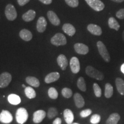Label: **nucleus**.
<instances>
[{
  "mask_svg": "<svg viewBox=\"0 0 124 124\" xmlns=\"http://www.w3.org/2000/svg\"><path fill=\"white\" fill-rule=\"evenodd\" d=\"M28 118V113L25 108H20L17 110L16 113V121L19 124H23L27 122Z\"/></svg>",
  "mask_w": 124,
  "mask_h": 124,
  "instance_id": "1",
  "label": "nucleus"
},
{
  "mask_svg": "<svg viewBox=\"0 0 124 124\" xmlns=\"http://www.w3.org/2000/svg\"><path fill=\"white\" fill-rule=\"evenodd\" d=\"M85 71H86V74L89 77L98 80H102L104 79L103 74L92 66H87L86 68Z\"/></svg>",
  "mask_w": 124,
  "mask_h": 124,
  "instance_id": "2",
  "label": "nucleus"
},
{
  "mask_svg": "<svg viewBox=\"0 0 124 124\" xmlns=\"http://www.w3.org/2000/svg\"><path fill=\"white\" fill-rule=\"evenodd\" d=\"M97 46L99 53L102 56V58L103 59V60L106 62H110V54L108 53L105 45L102 41H98L97 43Z\"/></svg>",
  "mask_w": 124,
  "mask_h": 124,
  "instance_id": "3",
  "label": "nucleus"
},
{
  "mask_svg": "<svg viewBox=\"0 0 124 124\" xmlns=\"http://www.w3.org/2000/svg\"><path fill=\"white\" fill-rule=\"evenodd\" d=\"M6 17L10 21H13L17 16V13L15 7L12 4L7 5L5 10Z\"/></svg>",
  "mask_w": 124,
  "mask_h": 124,
  "instance_id": "4",
  "label": "nucleus"
},
{
  "mask_svg": "<svg viewBox=\"0 0 124 124\" xmlns=\"http://www.w3.org/2000/svg\"><path fill=\"white\" fill-rule=\"evenodd\" d=\"M51 43L56 46H64L66 44L67 40L64 35L62 33H58L51 38Z\"/></svg>",
  "mask_w": 124,
  "mask_h": 124,
  "instance_id": "5",
  "label": "nucleus"
},
{
  "mask_svg": "<svg viewBox=\"0 0 124 124\" xmlns=\"http://www.w3.org/2000/svg\"><path fill=\"white\" fill-rule=\"evenodd\" d=\"M93 9L97 12H100L105 8V5L101 0H85Z\"/></svg>",
  "mask_w": 124,
  "mask_h": 124,
  "instance_id": "6",
  "label": "nucleus"
},
{
  "mask_svg": "<svg viewBox=\"0 0 124 124\" xmlns=\"http://www.w3.org/2000/svg\"><path fill=\"white\" fill-rule=\"evenodd\" d=\"M12 77L11 74L4 72L0 75V88L7 87L11 82Z\"/></svg>",
  "mask_w": 124,
  "mask_h": 124,
  "instance_id": "7",
  "label": "nucleus"
},
{
  "mask_svg": "<svg viewBox=\"0 0 124 124\" xmlns=\"http://www.w3.org/2000/svg\"><path fill=\"white\" fill-rule=\"evenodd\" d=\"M13 121V116L9 111L3 110L0 113V122L4 124H9Z\"/></svg>",
  "mask_w": 124,
  "mask_h": 124,
  "instance_id": "8",
  "label": "nucleus"
},
{
  "mask_svg": "<svg viewBox=\"0 0 124 124\" xmlns=\"http://www.w3.org/2000/svg\"><path fill=\"white\" fill-rule=\"evenodd\" d=\"M46 116V111L43 110H39L33 113V121L35 124H39L43 121Z\"/></svg>",
  "mask_w": 124,
  "mask_h": 124,
  "instance_id": "9",
  "label": "nucleus"
},
{
  "mask_svg": "<svg viewBox=\"0 0 124 124\" xmlns=\"http://www.w3.org/2000/svg\"><path fill=\"white\" fill-rule=\"evenodd\" d=\"M70 66L71 70L74 74H77L80 71V63L79 60L77 57H72L71 59L70 62Z\"/></svg>",
  "mask_w": 124,
  "mask_h": 124,
  "instance_id": "10",
  "label": "nucleus"
},
{
  "mask_svg": "<svg viewBox=\"0 0 124 124\" xmlns=\"http://www.w3.org/2000/svg\"><path fill=\"white\" fill-rule=\"evenodd\" d=\"M74 49L75 52L80 55H86L89 52V47L82 43H76L74 45Z\"/></svg>",
  "mask_w": 124,
  "mask_h": 124,
  "instance_id": "11",
  "label": "nucleus"
},
{
  "mask_svg": "<svg viewBox=\"0 0 124 124\" xmlns=\"http://www.w3.org/2000/svg\"><path fill=\"white\" fill-rule=\"evenodd\" d=\"M46 25H47V22H46V18L44 17H40L37 21L36 25L37 30L38 32L40 33L44 32L46 29Z\"/></svg>",
  "mask_w": 124,
  "mask_h": 124,
  "instance_id": "12",
  "label": "nucleus"
},
{
  "mask_svg": "<svg viewBox=\"0 0 124 124\" xmlns=\"http://www.w3.org/2000/svg\"><path fill=\"white\" fill-rule=\"evenodd\" d=\"M87 30L93 35L95 36H101L102 33L101 28L95 24H89L87 26Z\"/></svg>",
  "mask_w": 124,
  "mask_h": 124,
  "instance_id": "13",
  "label": "nucleus"
},
{
  "mask_svg": "<svg viewBox=\"0 0 124 124\" xmlns=\"http://www.w3.org/2000/svg\"><path fill=\"white\" fill-rule=\"evenodd\" d=\"M47 17L49 21H50V22L52 24L55 26L59 25L60 24V21L59 18H58V16L56 15V14L55 12L49 10L47 13Z\"/></svg>",
  "mask_w": 124,
  "mask_h": 124,
  "instance_id": "14",
  "label": "nucleus"
},
{
  "mask_svg": "<svg viewBox=\"0 0 124 124\" xmlns=\"http://www.w3.org/2000/svg\"><path fill=\"white\" fill-rule=\"evenodd\" d=\"M60 78V74L58 72H52L48 74L45 78L44 81L46 83H51L57 81Z\"/></svg>",
  "mask_w": 124,
  "mask_h": 124,
  "instance_id": "15",
  "label": "nucleus"
},
{
  "mask_svg": "<svg viewBox=\"0 0 124 124\" xmlns=\"http://www.w3.org/2000/svg\"><path fill=\"white\" fill-rule=\"evenodd\" d=\"M57 63L62 70H65L68 66V60L64 55L61 54L57 58Z\"/></svg>",
  "mask_w": 124,
  "mask_h": 124,
  "instance_id": "16",
  "label": "nucleus"
},
{
  "mask_svg": "<svg viewBox=\"0 0 124 124\" xmlns=\"http://www.w3.org/2000/svg\"><path fill=\"white\" fill-rule=\"evenodd\" d=\"M62 29H63V31H64V33L70 36H74L76 32L75 27L72 24H69V23H66V24L63 25Z\"/></svg>",
  "mask_w": 124,
  "mask_h": 124,
  "instance_id": "17",
  "label": "nucleus"
},
{
  "mask_svg": "<svg viewBox=\"0 0 124 124\" xmlns=\"http://www.w3.org/2000/svg\"><path fill=\"white\" fill-rule=\"evenodd\" d=\"M63 116L65 121L67 124H71L73 123L74 116L72 111L70 109L66 108L64 110V113H63Z\"/></svg>",
  "mask_w": 124,
  "mask_h": 124,
  "instance_id": "18",
  "label": "nucleus"
},
{
  "mask_svg": "<svg viewBox=\"0 0 124 124\" xmlns=\"http://www.w3.org/2000/svg\"><path fill=\"white\" fill-rule=\"evenodd\" d=\"M74 100L78 108H82L85 105V100L79 93H75L74 95Z\"/></svg>",
  "mask_w": 124,
  "mask_h": 124,
  "instance_id": "19",
  "label": "nucleus"
},
{
  "mask_svg": "<svg viewBox=\"0 0 124 124\" xmlns=\"http://www.w3.org/2000/svg\"><path fill=\"white\" fill-rule=\"evenodd\" d=\"M20 37L23 40L26 41H31L32 39V34L29 30L26 29H23L20 32Z\"/></svg>",
  "mask_w": 124,
  "mask_h": 124,
  "instance_id": "20",
  "label": "nucleus"
},
{
  "mask_svg": "<svg viewBox=\"0 0 124 124\" xmlns=\"http://www.w3.org/2000/svg\"><path fill=\"white\" fill-rule=\"evenodd\" d=\"M120 120V116L118 113H114L110 115L106 120V124H117Z\"/></svg>",
  "mask_w": 124,
  "mask_h": 124,
  "instance_id": "21",
  "label": "nucleus"
},
{
  "mask_svg": "<svg viewBox=\"0 0 124 124\" xmlns=\"http://www.w3.org/2000/svg\"><path fill=\"white\" fill-rule=\"evenodd\" d=\"M36 16V12L33 10H29L27 12L23 15L22 18L24 21L26 22H29L34 20Z\"/></svg>",
  "mask_w": 124,
  "mask_h": 124,
  "instance_id": "22",
  "label": "nucleus"
},
{
  "mask_svg": "<svg viewBox=\"0 0 124 124\" xmlns=\"http://www.w3.org/2000/svg\"><path fill=\"white\" fill-rule=\"evenodd\" d=\"M26 82L31 86L38 87L40 86V82L38 78L34 77H27L25 79Z\"/></svg>",
  "mask_w": 124,
  "mask_h": 124,
  "instance_id": "23",
  "label": "nucleus"
},
{
  "mask_svg": "<svg viewBox=\"0 0 124 124\" xmlns=\"http://www.w3.org/2000/svg\"><path fill=\"white\" fill-rule=\"evenodd\" d=\"M116 85L118 92L124 95V80L121 78H117L116 79Z\"/></svg>",
  "mask_w": 124,
  "mask_h": 124,
  "instance_id": "24",
  "label": "nucleus"
},
{
  "mask_svg": "<svg viewBox=\"0 0 124 124\" xmlns=\"http://www.w3.org/2000/svg\"><path fill=\"white\" fill-rule=\"evenodd\" d=\"M8 100L10 104L13 105H17L21 103V98L16 94H10L8 97Z\"/></svg>",
  "mask_w": 124,
  "mask_h": 124,
  "instance_id": "25",
  "label": "nucleus"
},
{
  "mask_svg": "<svg viewBox=\"0 0 124 124\" xmlns=\"http://www.w3.org/2000/svg\"><path fill=\"white\" fill-rule=\"evenodd\" d=\"M108 25L110 28L114 29L116 31H118L120 28V24L114 17H110L108 18Z\"/></svg>",
  "mask_w": 124,
  "mask_h": 124,
  "instance_id": "26",
  "label": "nucleus"
},
{
  "mask_svg": "<svg viewBox=\"0 0 124 124\" xmlns=\"http://www.w3.org/2000/svg\"><path fill=\"white\" fill-rule=\"evenodd\" d=\"M25 94L27 97L29 99H33L35 98L36 96V93L32 87H31L30 86L26 87L25 88Z\"/></svg>",
  "mask_w": 124,
  "mask_h": 124,
  "instance_id": "27",
  "label": "nucleus"
},
{
  "mask_svg": "<svg viewBox=\"0 0 124 124\" xmlns=\"http://www.w3.org/2000/svg\"><path fill=\"white\" fill-rule=\"evenodd\" d=\"M113 94V87L110 83H106L105 85V96L107 98H110Z\"/></svg>",
  "mask_w": 124,
  "mask_h": 124,
  "instance_id": "28",
  "label": "nucleus"
},
{
  "mask_svg": "<svg viewBox=\"0 0 124 124\" xmlns=\"http://www.w3.org/2000/svg\"><path fill=\"white\" fill-rule=\"evenodd\" d=\"M77 86L78 89L82 91H86V85L85 79L83 77H80L78 79Z\"/></svg>",
  "mask_w": 124,
  "mask_h": 124,
  "instance_id": "29",
  "label": "nucleus"
},
{
  "mask_svg": "<svg viewBox=\"0 0 124 124\" xmlns=\"http://www.w3.org/2000/svg\"><path fill=\"white\" fill-rule=\"evenodd\" d=\"M48 94L49 98L52 100H56L58 98V92L57 91L56 89L54 87H51L49 88L48 91Z\"/></svg>",
  "mask_w": 124,
  "mask_h": 124,
  "instance_id": "30",
  "label": "nucleus"
},
{
  "mask_svg": "<svg viewBox=\"0 0 124 124\" xmlns=\"http://www.w3.org/2000/svg\"><path fill=\"white\" fill-rule=\"evenodd\" d=\"M58 110L55 108H52H52H50L48 109L47 113V117L49 119H52L58 115Z\"/></svg>",
  "mask_w": 124,
  "mask_h": 124,
  "instance_id": "31",
  "label": "nucleus"
},
{
  "mask_svg": "<svg viewBox=\"0 0 124 124\" xmlns=\"http://www.w3.org/2000/svg\"><path fill=\"white\" fill-rule=\"evenodd\" d=\"M62 94L66 98H70L72 97V91L69 88L65 87L62 90Z\"/></svg>",
  "mask_w": 124,
  "mask_h": 124,
  "instance_id": "32",
  "label": "nucleus"
},
{
  "mask_svg": "<svg viewBox=\"0 0 124 124\" xmlns=\"http://www.w3.org/2000/svg\"><path fill=\"white\" fill-rule=\"evenodd\" d=\"M93 90H94V94L97 97H101L102 95V90L101 89L97 83H94L93 84Z\"/></svg>",
  "mask_w": 124,
  "mask_h": 124,
  "instance_id": "33",
  "label": "nucleus"
},
{
  "mask_svg": "<svg viewBox=\"0 0 124 124\" xmlns=\"http://www.w3.org/2000/svg\"><path fill=\"white\" fill-rule=\"evenodd\" d=\"M101 121V116L100 115L97 114H95L91 116L90 118V122L92 124H97L100 123Z\"/></svg>",
  "mask_w": 124,
  "mask_h": 124,
  "instance_id": "34",
  "label": "nucleus"
},
{
  "mask_svg": "<svg viewBox=\"0 0 124 124\" xmlns=\"http://www.w3.org/2000/svg\"><path fill=\"white\" fill-rule=\"evenodd\" d=\"M66 4L72 8H76L79 5L78 0H65Z\"/></svg>",
  "mask_w": 124,
  "mask_h": 124,
  "instance_id": "35",
  "label": "nucleus"
},
{
  "mask_svg": "<svg viewBox=\"0 0 124 124\" xmlns=\"http://www.w3.org/2000/svg\"><path fill=\"white\" fill-rule=\"evenodd\" d=\"M91 113H92L91 110L90 109V108H87V109H85L82 110L80 113V115L82 118H86L90 115Z\"/></svg>",
  "mask_w": 124,
  "mask_h": 124,
  "instance_id": "36",
  "label": "nucleus"
},
{
  "mask_svg": "<svg viewBox=\"0 0 124 124\" xmlns=\"http://www.w3.org/2000/svg\"><path fill=\"white\" fill-rule=\"evenodd\" d=\"M116 17L119 19H124V8L121 9L116 13Z\"/></svg>",
  "mask_w": 124,
  "mask_h": 124,
  "instance_id": "37",
  "label": "nucleus"
},
{
  "mask_svg": "<svg viewBox=\"0 0 124 124\" xmlns=\"http://www.w3.org/2000/svg\"><path fill=\"white\" fill-rule=\"evenodd\" d=\"M30 0H17L18 4L20 6H24L29 2Z\"/></svg>",
  "mask_w": 124,
  "mask_h": 124,
  "instance_id": "38",
  "label": "nucleus"
},
{
  "mask_svg": "<svg viewBox=\"0 0 124 124\" xmlns=\"http://www.w3.org/2000/svg\"><path fill=\"white\" fill-rule=\"evenodd\" d=\"M53 124H62V120L60 118H56L53 121Z\"/></svg>",
  "mask_w": 124,
  "mask_h": 124,
  "instance_id": "39",
  "label": "nucleus"
},
{
  "mask_svg": "<svg viewBox=\"0 0 124 124\" xmlns=\"http://www.w3.org/2000/svg\"><path fill=\"white\" fill-rule=\"evenodd\" d=\"M39 1L40 2H41L44 4H46V5L51 4L52 2V0H39Z\"/></svg>",
  "mask_w": 124,
  "mask_h": 124,
  "instance_id": "40",
  "label": "nucleus"
},
{
  "mask_svg": "<svg viewBox=\"0 0 124 124\" xmlns=\"http://www.w3.org/2000/svg\"><path fill=\"white\" fill-rule=\"evenodd\" d=\"M121 71L124 74V63H123L121 66Z\"/></svg>",
  "mask_w": 124,
  "mask_h": 124,
  "instance_id": "41",
  "label": "nucleus"
},
{
  "mask_svg": "<svg viewBox=\"0 0 124 124\" xmlns=\"http://www.w3.org/2000/svg\"><path fill=\"white\" fill-rule=\"evenodd\" d=\"M111 1H113V2H115L121 3V2L124 1V0H111Z\"/></svg>",
  "mask_w": 124,
  "mask_h": 124,
  "instance_id": "42",
  "label": "nucleus"
},
{
  "mask_svg": "<svg viewBox=\"0 0 124 124\" xmlns=\"http://www.w3.org/2000/svg\"><path fill=\"white\" fill-rule=\"evenodd\" d=\"M122 39H123V40L124 41V31H123V32H122Z\"/></svg>",
  "mask_w": 124,
  "mask_h": 124,
  "instance_id": "43",
  "label": "nucleus"
},
{
  "mask_svg": "<svg viewBox=\"0 0 124 124\" xmlns=\"http://www.w3.org/2000/svg\"><path fill=\"white\" fill-rule=\"evenodd\" d=\"M22 86L23 87H24V88H25V87H26V86H25V85H22Z\"/></svg>",
  "mask_w": 124,
  "mask_h": 124,
  "instance_id": "44",
  "label": "nucleus"
},
{
  "mask_svg": "<svg viewBox=\"0 0 124 124\" xmlns=\"http://www.w3.org/2000/svg\"><path fill=\"white\" fill-rule=\"evenodd\" d=\"M78 124V123H72V124Z\"/></svg>",
  "mask_w": 124,
  "mask_h": 124,
  "instance_id": "45",
  "label": "nucleus"
}]
</instances>
